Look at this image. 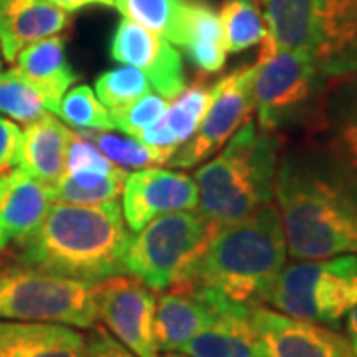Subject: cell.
Returning a JSON list of instances; mask_svg holds the SVG:
<instances>
[{
	"mask_svg": "<svg viewBox=\"0 0 357 357\" xmlns=\"http://www.w3.org/2000/svg\"><path fill=\"white\" fill-rule=\"evenodd\" d=\"M96 288L6 256L0 260V319L89 330L98 321Z\"/></svg>",
	"mask_w": 357,
	"mask_h": 357,
	"instance_id": "obj_7",
	"label": "cell"
},
{
	"mask_svg": "<svg viewBox=\"0 0 357 357\" xmlns=\"http://www.w3.org/2000/svg\"><path fill=\"white\" fill-rule=\"evenodd\" d=\"M167 107H169V103L165 98L151 91V93L139 98L135 103H131L128 109L112 115V117H114L115 129L137 139L145 129L153 126L155 121H159L165 115Z\"/></svg>",
	"mask_w": 357,
	"mask_h": 357,
	"instance_id": "obj_32",
	"label": "cell"
},
{
	"mask_svg": "<svg viewBox=\"0 0 357 357\" xmlns=\"http://www.w3.org/2000/svg\"><path fill=\"white\" fill-rule=\"evenodd\" d=\"M14 62L16 70L44 93L54 115L66 91L79 79V74L66 56V42L60 34L28 44Z\"/></svg>",
	"mask_w": 357,
	"mask_h": 357,
	"instance_id": "obj_22",
	"label": "cell"
},
{
	"mask_svg": "<svg viewBox=\"0 0 357 357\" xmlns=\"http://www.w3.org/2000/svg\"><path fill=\"white\" fill-rule=\"evenodd\" d=\"M218 16L229 54L250 50L266 38V22L260 0H225Z\"/></svg>",
	"mask_w": 357,
	"mask_h": 357,
	"instance_id": "obj_25",
	"label": "cell"
},
{
	"mask_svg": "<svg viewBox=\"0 0 357 357\" xmlns=\"http://www.w3.org/2000/svg\"><path fill=\"white\" fill-rule=\"evenodd\" d=\"M44 114H52L44 93L16 68L0 70V115L30 123Z\"/></svg>",
	"mask_w": 357,
	"mask_h": 357,
	"instance_id": "obj_28",
	"label": "cell"
},
{
	"mask_svg": "<svg viewBox=\"0 0 357 357\" xmlns=\"http://www.w3.org/2000/svg\"><path fill=\"white\" fill-rule=\"evenodd\" d=\"M284 135L258 128L248 119L195 173L199 211L215 225H229L274 203V183Z\"/></svg>",
	"mask_w": 357,
	"mask_h": 357,
	"instance_id": "obj_4",
	"label": "cell"
},
{
	"mask_svg": "<svg viewBox=\"0 0 357 357\" xmlns=\"http://www.w3.org/2000/svg\"><path fill=\"white\" fill-rule=\"evenodd\" d=\"M131 234L117 201L52 203L36 229L13 241L8 256L66 278L100 284L126 274Z\"/></svg>",
	"mask_w": 357,
	"mask_h": 357,
	"instance_id": "obj_2",
	"label": "cell"
},
{
	"mask_svg": "<svg viewBox=\"0 0 357 357\" xmlns=\"http://www.w3.org/2000/svg\"><path fill=\"white\" fill-rule=\"evenodd\" d=\"M286 260L280 213L270 203L241 220L217 225L173 288H191L244 306H264Z\"/></svg>",
	"mask_w": 357,
	"mask_h": 357,
	"instance_id": "obj_3",
	"label": "cell"
},
{
	"mask_svg": "<svg viewBox=\"0 0 357 357\" xmlns=\"http://www.w3.org/2000/svg\"><path fill=\"white\" fill-rule=\"evenodd\" d=\"M345 324H347V332H349V335H357V302L356 306L347 312Z\"/></svg>",
	"mask_w": 357,
	"mask_h": 357,
	"instance_id": "obj_37",
	"label": "cell"
},
{
	"mask_svg": "<svg viewBox=\"0 0 357 357\" xmlns=\"http://www.w3.org/2000/svg\"><path fill=\"white\" fill-rule=\"evenodd\" d=\"M72 14L46 0H0V56L14 62L32 42L62 34Z\"/></svg>",
	"mask_w": 357,
	"mask_h": 357,
	"instance_id": "obj_17",
	"label": "cell"
},
{
	"mask_svg": "<svg viewBox=\"0 0 357 357\" xmlns=\"http://www.w3.org/2000/svg\"><path fill=\"white\" fill-rule=\"evenodd\" d=\"M310 137L328 141L357 163V76L333 82Z\"/></svg>",
	"mask_w": 357,
	"mask_h": 357,
	"instance_id": "obj_23",
	"label": "cell"
},
{
	"mask_svg": "<svg viewBox=\"0 0 357 357\" xmlns=\"http://www.w3.org/2000/svg\"><path fill=\"white\" fill-rule=\"evenodd\" d=\"M199 294L215 306L217 316L203 332L197 333L191 342L183 345L177 354L187 357H258L252 328L255 306L234 304L211 294Z\"/></svg>",
	"mask_w": 357,
	"mask_h": 357,
	"instance_id": "obj_15",
	"label": "cell"
},
{
	"mask_svg": "<svg viewBox=\"0 0 357 357\" xmlns=\"http://www.w3.org/2000/svg\"><path fill=\"white\" fill-rule=\"evenodd\" d=\"M151 89L153 88L143 72L126 64L105 70L102 76H98L93 82V91L98 100L112 115L128 109L131 103L151 93Z\"/></svg>",
	"mask_w": 357,
	"mask_h": 357,
	"instance_id": "obj_29",
	"label": "cell"
},
{
	"mask_svg": "<svg viewBox=\"0 0 357 357\" xmlns=\"http://www.w3.org/2000/svg\"><path fill=\"white\" fill-rule=\"evenodd\" d=\"M185 0H114V8L135 24L171 42Z\"/></svg>",
	"mask_w": 357,
	"mask_h": 357,
	"instance_id": "obj_31",
	"label": "cell"
},
{
	"mask_svg": "<svg viewBox=\"0 0 357 357\" xmlns=\"http://www.w3.org/2000/svg\"><path fill=\"white\" fill-rule=\"evenodd\" d=\"M357 302V255L286 264L264 298V306L290 318L333 328Z\"/></svg>",
	"mask_w": 357,
	"mask_h": 357,
	"instance_id": "obj_8",
	"label": "cell"
},
{
	"mask_svg": "<svg viewBox=\"0 0 357 357\" xmlns=\"http://www.w3.org/2000/svg\"><path fill=\"white\" fill-rule=\"evenodd\" d=\"M217 310L199 292L189 288H169L157 296L155 340L163 354H177L197 333L215 319Z\"/></svg>",
	"mask_w": 357,
	"mask_h": 357,
	"instance_id": "obj_18",
	"label": "cell"
},
{
	"mask_svg": "<svg viewBox=\"0 0 357 357\" xmlns=\"http://www.w3.org/2000/svg\"><path fill=\"white\" fill-rule=\"evenodd\" d=\"M211 89L213 84H206L204 79H197L191 86H185L161 117V126L177 145V149L191 139L199 123L203 121V115L211 102Z\"/></svg>",
	"mask_w": 357,
	"mask_h": 357,
	"instance_id": "obj_26",
	"label": "cell"
},
{
	"mask_svg": "<svg viewBox=\"0 0 357 357\" xmlns=\"http://www.w3.org/2000/svg\"><path fill=\"white\" fill-rule=\"evenodd\" d=\"M50 206V185L30 177L20 167L0 175V230L8 243L36 229Z\"/></svg>",
	"mask_w": 357,
	"mask_h": 357,
	"instance_id": "obj_20",
	"label": "cell"
},
{
	"mask_svg": "<svg viewBox=\"0 0 357 357\" xmlns=\"http://www.w3.org/2000/svg\"><path fill=\"white\" fill-rule=\"evenodd\" d=\"M46 2H50L54 6H58V8H62L66 13H77V10H82V8H88V6H100L98 4V0H46Z\"/></svg>",
	"mask_w": 357,
	"mask_h": 357,
	"instance_id": "obj_36",
	"label": "cell"
},
{
	"mask_svg": "<svg viewBox=\"0 0 357 357\" xmlns=\"http://www.w3.org/2000/svg\"><path fill=\"white\" fill-rule=\"evenodd\" d=\"M217 225L201 211H183L153 218L131 234L123 256L126 274L153 292L173 288L192 258L201 252Z\"/></svg>",
	"mask_w": 357,
	"mask_h": 357,
	"instance_id": "obj_9",
	"label": "cell"
},
{
	"mask_svg": "<svg viewBox=\"0 0 357 357\" xmlns=\"http://www.w3.org/2000/svg\"><path fill=\"white\" fill-rule=\"evenodd\" d=\"M102 151L114 165L121 169H147V167L167 165L173 157L171 151L145 145L135 137L115 135L112 131H79Z\"/></svg>",
	"mask_w": 357,
	"mask_h": 357,
	"instance_id": "obj_27",
	"label": "cell"
},
{
	"mask_svg": "<svg viewBox=\"0 0 357 357\" xmlns=\"http://www.w3.org/2000/svg\"><path fill=\"white\" fill-rule=\"evenodd\" d=\"M72 129L54 114H44L22 129L18 167L44 185H54L66 171V155Z\"/></svg>",
	"mask_w": 357,
	"mask_h": 357,
	"instance_id": "obj_21",
	"label": "cell"
},
{
	"mask_svg": "<svg viewBox=\"0 0 357 357\" xmlns=\"http://www.w3.org/2000/svg\"><path fill=\"white\" fill-rule=\"evenodd\" d=\"M117 169H121V167L114 165L84 133H79V131L72 133V139L68 145V155H66V175H77V173L109 175V173H115Z\"/></svg>",
	"mask_w": 357,
	"mask_h": 357,
	"instance_id": "obj_33",
	"label": "cell"
},
{
	"mask_svg": "<svg viewBox=\"0 0 357 357\" xmlns=\"http://www.w3.org/2000/svg\"><path fill=\"white\" fill-rule=\"evenodd\" d=\"M56 115L76 131H112L114 117L98 100L93 88L79 84L64 93Z\"/></svg>",
	"mask_w": 357,
	"mask_h": 357,
	"instance_id": "obj_30",
	"label": "cell"
},
{
	"mask_svg": "<svg viewBox=\"0 0 357 357\" xmlns=\"http://www.w3.org/2000/svg\"><path fill=\"white\" fill-rule=\"evenodd\" d=\"M274 201L292 258L357 255V163L328 141L284 145Z\"/></svg>",
	"mask_w": 357,
	"mask_h": 357,
	"instance_id": "obj_1",
	"label": "cell"
},
{
	"mask_svg": "<svg viewBox=\"0 0 357 357\" xmlns=\"http://www.w3.org/2000/svg\"><path fill=\"white\" fill-rule=\"evenodd\" d=\"M349 342H351V347H354V356L357 357V335H349Z\"/></svg>",
	"mask_w": 357,
	"mask_h": 357,
	"instance_id": "obj_39",
	"label": "cell"
},
{
	"mask_svg": "<svg viewBox=\"0 0 357 357\" xmlns=\"http://www.w3.org/2000/svg\"><path fill=\"white\" fill-rule=\"evenodd\" d=\"M20 145H22V129L16 121L0 115V175L10 173L20 161Z\"/></svg>",
	"mask_w": 357,
	"mask_h": 357,
	"instance_id": "obj_34",
	"label": "cell"
},
{
	"mask_svg": "<svg viewBox=\"0 0 357 357\" xmlns=\"http://www.w3.org/2000/svg\"><path fill=\"white\" fill-rule=\"evenodd\" d=\"M255 64L236 68L213 84L211 102L197 131L183 143L167 165L177 169L199 167L208 157L217 155L229 139L255 115L252 96Z\"/></svg>",
	"mask_w": 357,
	"mask_h": 357,
	"instance_id": "obj_10",
	"label": "cell"
},
{
	"mask_svg": "<svg viewBox=\"0 0 357 357\" xmlns=\"http://www.w3.org/2000/svg\"><path fill=\"white\" fill-rule=\"evenodd\" d=\"M332 79L296 52L280 50L255 62V112L258 128L284 135L290 129L314 133Z\"/></svg>",
	"mask_w": 357,
	"mask_h": 357,
	"instance_id": "obj_6",
	"label": "cell"
},
{
	"mask_svg": "<svg viewBox=\"0 0 357 357\" xmlns=\"http://www.w3.org/2000/svg\"><path fill=\"white\" fill-rule=\"evenodd\" d=\"M161 357H187V356H183V354H163Z\"/></svg>",
	"mask_w": 357,
	"mask_h": 357,
	"instance_id": "obj_41",
	"label": "cell"
},
{
	"mask_svg": "<svg viewBox=\"0 0 357 357\" xmlns=\"http://www.w3.org/2000/svg\"><path fill=\"white\" fill-rule=\"evenodd\" d=\"M121 195V213L131 232H137L163 215L199 211V189L195 178L171 169L147 167L129 173Z\"/></svg>",
	"mask_w": 357,
	"mask_h": 357,
	"instance_id": "obj_14",
	"label": "cell"
},
{
	"mask_svg": "<svg viewBox=\"0 0 357 357\" xmlns=\"http://www.w3.org/2000/svg\"><path fill=\"white\" fill-rule=\"evenodd\" d=\"M266 38L260 56L296 52L337 82L357 76V0H260Z\"/></svg>",
	"mask_w": 357,
	"mask_h": 357,
	"instance_id": "obj_5",
	"label": "cell"
},
{
	"mask_svg": "<svg viewBox=\"0 0 357 357\" xmlns=\"http://www.w3.org/2000/svg\"><path fill=\"white\" fill-rule=\"evenodd\" d=\"M128 175L126 169H117L109 175H96V173L66 175L64 173L54 185H50L52 203L102 204L117 201V197L123 192Z\"/></svg>",
	"mask_w": 357,
	"mask_h": 357,
	"instance_id": "obj_24",
	"label": "cell"
},
{
	"mask_svg": "<svg viewBox=\"0 0 357 357\" xmlns=\"http://www.w3.org/2000/svg\"><path fill=\"white\" fill-rule=\"evenodd\" d=\"M6 244H8V238H6V234H4V232L0 230V252H2L4 248H6Z\"/></svg>",
	"mask_w": 357,
	"mask_h": 357,
	"instance_id": "obj_38",
	"label": "cell"
},
{
	"mask_svg": "<svg viewBox=\"0 0 357 357\" xmlns=\"http://www.w3.org/2000/svg\"><path fill=\"white\" fill-rule=\"evenodd\" d=\"M86 357H137L129 351L123 344H119L103 326L89 328L86 335Z\"/></svg>",
	"mask_w": 357,
	"mask_h": 357,
	"instance_id": "obj_35",
	"label": "cell"
},
{
	"mask_svg": "<svg viewBox=\"0 0 357 357\" xmlns=\"http://www.w3.org/2000/svg\"><path fill=\"white\" fill-rule=\"evenodd\" d=\"M171 44L187 54L191 64L203 74H218L227 64V44L220 16L206 0H185Z\"/></svg>",
	"mask_w": 357,
	"mask_h": 357,
	"instance_id": "obj_16",
	"label": "cell"
},
{
	"mask_svg": "<svg viewBox=\"0 0 357 357\" xmlns=\"http://www.w3.org/2000/svg\"><path fill=\"white\" fill-rule=\"evenodd\" d=\"M258 357H356L349 337L266 306L252 307Z\"/></svg>",
	"mask_w": 357,
	"mask_h": 357,
	"instance_id": "obj_12",
	"label": "cell"
},
{
	"mask_svg": "<svg viewBox=\"0 0 357 357\" xmlns=\"http://www.w3.org/2000/svg\"><path fill=\"white\" fill-rule=\"evenodd\" d=\"M98 4H100V6H109V8H114V0H98Z\"/></svg>",
	"mask_w": 357,
	"mask_h": 357,
	"instance_id": "obj_40",
	"label": "cell"
},
{
	"mask_svg": "<svg viewBox=\"0 0 357 357\" xmlns=\"http://www.w3.org/2000/svg\"><path fill=\"white\" fill-rule=\"evenodd\" d=\"M109 58L137 68L151 88L165 100H175L187 86L183 56L175 44L143 26L121 18L109 40Z\"/></svg>",
	"mask_w": 357,
	"mask_h": 357,
	"instance_id": "obj_13",
	"label": "cell"
},
{
	"mask_svg": "<svg viewBox=\"0 0 357 357\" xmlns=\"http://www.w3.org/2000/svg\"><path fill=\"white\" fill-rule=\"evenodd\" d=\"M0 70H2V56H0Z\"/></svg>",
	"mask_w": 357,
	"mask_h": 357,
	"instance_id": "obj_42",
	"label": "cell"
},
{
	"mask_svg": "<svg viewBox=\"0 0 357 357\" xmlns=\"http://www.w3.org/2000/svg\"><path fill=\"white\" fill-rule=\"evenodd\" d=\"M0 357H86V335L64 324L0 319Z\"/></svg>",
	"mask_w": 357,
	"mask_h": 357,
	"instance_id": "obj_19",
	"label": "cell"
},
{
	"mask_svg": "<svg viewBox=\"0 0 357 357\" xmlns=\"http://www.w3.org/2000/svg\"><path fill=\"white\" fill-rule=\"evenodd\" d=\"M98 318L119 344L137 357H161L155 340L157 296L133 276L119 274L96 288Z\"/></svg>",
	"mask_w": 357,
	"mask_h": 357,
	"instance_id": "obj_11",
	"label": "cell"
}]
</instances>
